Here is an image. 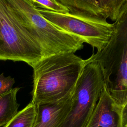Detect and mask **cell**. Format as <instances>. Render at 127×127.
<instances>
[{
	"mask_svg": "<svg viewBox=\"0 0 127 127\" xmlns=\"http://www.w3.org/2000/svg\"><path fill=\"white\" fill-rule=\"evenodd\" d=\"M113 24L107 45L85 61L98 64L112 98L122 108L127 100V0Z\"/></svg>",
	"mask_w": 127,
	"mask_h": 127,
	"instance_id": "2",
	"label": "cell"
},
{
	"mask_svg": "<svg viewBox=\"0 0 127 127\" xmlns=\"http://www.w3.org/2000/svg\"><path fill=\"white\" fill-rule=\"evenodd\" d=\"M31 1L37 8L43 9L58 13H66L69 12L68 8L58 0H31Z\"/></svg>",
	"mask_w": 127,
	"mask_h": 127,
	"instance_id": "12",
	"label": "cell"
},
{
	"mask_svg": "<svg viewBox=\"0 0 127 127\" xmlns=\"http://www.w3.org/2000/svg\"><path fill=\"white\" fill-rule=\"evenodd\" d=\"M70 13L115 21L126 0H58Z\"/></svg>",
	"mask_w": 127,
	"mask_h": 127,
	"instance_id": "7",
	"label": "cell"
},
{
	"mask_svg": "<svg viewBox=\"0 0 127 127\" xmlns=\"http://www.w3.org/2000/svg\"><path fill=\"white\" fill-rule=\"evenodd\" d=\"M73 93L57 102L36 106V117L33 127H60L71 108Z\"/></svg>",
	"mask_w": 127,
	"mask_h": 127,
	"instance_id": "9",
	"label": "cell"
},
{
	"mask_svg": "<svg viewBox=\"0 0 127 127\" xmlns=\"http://www.w3.org/2000/svg\"><path fill=\"white\" fill-rule=\"evenodd\" d=\"M36 117V106L31 102L3 127H33Z\"/></svg>",
	"mask_w": 127,
	"mask_h": 127,
	"instance_id": "11",
	"label": "cell"
},
{
	"mask_svg": "<svg viewBox=\"0 0 127 127\" xmlns=\"http://www.w3.org/2000/svg\"><path fill=\"white\" fill-rule=\"evenodd\" d=\"M85 127H123L122 108L112 98L105 84Z\"/></svg>",
	"mask_w": 127,
	"mask_h": 127,
	"instance_id": "8",
	"label": "cell"
},
{
	"mask_svg": "<svg viewBox=\"0 0 127 127\" xmlns=\"http://www.w3.org/2000/svg\"><path fill=\"white\" fill-rule=\"evenodd\" d=\"M15 82V81L14 78L10 76L5 77L4 73H1L0 74V95L12 89Z\"/></svg>",
	"mask_w": 127,
	"mask_h": 127,
	"instance_id": "13",
	"label": "cell"
},
{
	"mask_svg": "<svg viewBox=\"0 0 127 127\" xmlns=\"http://www.w3.org/2000/svg\"><path fill=\"white\" fill-rule=\"evenodd\" d=\"M22 25L40 45L43 57L81 50L80 37L62 30L46 19L31 0H7Z\"/></svg>",
	"mask_w": 127,
	"mask_h": 127,
	"instance_id": "3",
	"label": "cell"
},
{
	"mask_svg": "<svg viewBox=\"0 0 127 127\" xmlns=\"http://www.w3.org/2000/svg\"><path fill=\"white\" fill-rule=\"evenodd\" d=\"M40 13L60 29L76 35L99 52L107 45L114 31L113 23L69 12L58 13L37 8Z\"/></svg>",
	"mask_w": 127,
	"mask_h": 127,
	"instance_id": "6",
	"label": "cell"
},
{
	"mask_svg": "<svg viewBox=\"0 0 127 127\" xmlns=\"http://www.w3.org/2000/svg\"><path fill=\"white\" fill-rule=\"evenodd\" d=\"M105 84L98 64L85 61L73 95L71 108L60 127H85Z\"/></svg>",
	"mask_w": 127,
	"mask_h": 127,
	"instance_id": "5",
	"label": "cell"
},
{
	"mask_svg": "<svg viewBox=\"0 0 127 127\" xmlns=\"http://www.w3.org/2000/svg\"><path fill=\"white\" fill-rule=\"evenodd\" d=\"M43 57L41 47L22 25L7 0H0V60L31 67Z\"/></svg>",
	"mask_w": 127,
	"mask_h": 127,
	"instance_id": "4",
	"label": "cell"
},
{
	"mask_svg": "<svg viewBox=\"0 0 127 127\" xmlns=\"http://www.w3.org/2000/svg\"><path fill=\"white\" fill-rule=\"evenodd\" d=\"M85 65L74 53L42 57L33 66L31 102L36 106L60 101L71 95Z\"/></svg>",
	"mask_w": 127,
	"mask_h": 127,
	"instance_id": "1",
	"label": "cell"
},
{
	"mask_svg": "<svg viewBox=\"0 0 127 127\" xmlns=\"http://www.w3.org/2000/svg\"><path fill=\"white\" fill-rule=\"evenodd\" d=\"M122 116L123 127H127V100L122 108Z\"/></svg>",
	"mask_w": 127,
	"mask_h": 127,
	"instance_id": "14",
	"label": "cell"
},
{
	"mask_svg": "<svg viewBox=\"0 0 127 127\" xmlns=\"http://www.w3.org/2000/svg\"><path fill=\"white\" fill-rule=\"evenodd\" d=\"M20 87H15L0 95V127H3L18 113L19 104L17 94Z\"/></svg>",
	"mask_w": 127,
	"mask_h": 127,
	"instance_id": "10",
	"label": "cell"
}]
</instances>
